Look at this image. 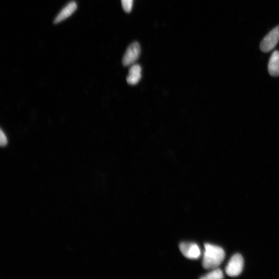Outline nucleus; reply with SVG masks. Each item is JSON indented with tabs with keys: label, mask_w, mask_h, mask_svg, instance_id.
<instances>
[{
	"label": "nucleus",
	"mask_w": 279,
	"mask_h": 279,
	"mask_svg": "<svg viewBox=\"0 0 279 279\" xmlns=\"http://www.w3.org/2000/svg\"><path fill=\"white\" fill-rule=\"evenodd\" d=\"M77 5L76 2H72L67 5L63 10L58 14L57 17L54 20V22L58 23L62 21L67 18L75 12L77 10Z\"/></svg>",
	"instance_id": "0eeeda50"
},
{
	"label": "nucleus",
	"mask_w": 279,
	"mask_h": 279,
	"mask_svg": "<svg viewBox=\"0 0 279 279\" xmlns=\"http://www.w3.org/2000/svg\"><path fill=\"white\" fill-rule=\"evenodd\" d=\"M140 51V46L139 43L135 42L132 44L124 54L123 64L125 66L133 65L139 58Z\"/></svg>",
	"instance_id": "20e7f679"
},
{
	"label": "nucleus",
	"mask_w": 279,
	"mask_h": 279,
	"mask_svg": "<svg viewBox=\"0 0 279 279\" xmlns=\"http://www.w3.org/2000/svg\"><path fill=\"white\" fill-rule=\"evenodd\" d=\"M202 262L206 269H214L218 267L224 259L225 252L222 248L210 244H205Z\"/></svg>",
	"instance_id": "f257e3e1"
},
{
	"label": "nucleus",
	"mask_w": 279,
	"mask_h": 279,
	"mask_svg": "<svg viewBox=\"0 0 279 279\" xmlns=\"http://www.w3.org/2000/svg\"><path fill=\"white\" fill-rule=\"evenodd\" d=\"M223 278V274L222 271L220 269L215 268L212 272H210L205 276L201 277V279H221Z\"/></svg>",
	"instance_id": "1a4fd4ad"
},
{
	"label": "nucleus",
	"mask_w": 279,
	"mask_h": 279,
	"mask_svg": "<svg viewBox=\"0 0 279 279\" xmlns=\"http://www.w3.org/2000/svg\"><path fill=\"white\" fill-rule=\"evenodd\" d=\"M7 144V139L2 130H1L0 133V144L2 147L5 146Z\"/></svg>",
	"instance_id": "9b49d317"
},
{
	"label": "nucleus",
	"mask_w": 279,
	"mask_h": 279,
	"mask_svg": "<svg viewBox=\"0 0 279 279\" xmlns=\"http://www.w3.org/2000/svg\"><path fill=\"white\" fill-rule=\"evenodd\" d=\"M180 249L185 257L189 259H198L201 255L199 247L195 243H182Z\"/></svg>",
	"instance_id": "39448f33"
},
{
	"label": "nucleus",
	"mask_w": 279,
	"mask_h": 279,
	"mask_svg": "<svg viewBox=\"0 0 279 279\" xmlns=\"http://www.w3.org/2000/svg\"><path fill=\"white\" fill-rule=\"evenodd\" d=\"M268 72L271 76H279V52L275 51L271 55L268 64Z\"/></svg>",
	"instance_id": "6e6552de"
},
{
	"label": "nucleus",
	"mask_w": 279,
	"mask_h": 279,
	"mask_svg": "<svg viewBox=\"0 0 279 279\" xmlns=\"http://www.w3.org/2000/svg\"><path fill=\"white\" fill-rule=\"evenodd\" d=\"M123 9L126 13H130L133 8L134 0H121Z\"/></svg>",
	"instance_id": "9d476101"
},
{
	"label": "nucleus",
	"mask_w": 279,
	"mask_h": 279,
	"mask_svg": "<svg viewBox=\"0 0 279 279\" xmlns=\"http://www.w3.org/2000/svg\"><path fill=\"white\" fill-rule=\"evenodd\" d=\"M279 42V26L270 31L263 39L260 47L263 52H267L273 50Z\"/></svg>",
	"instance_id": "7ed1b4c3"
},
{
	"label": "nucleus",
	"mask_w": 279,
	"mask_h": 279,
	"mask_svg": "<svg viewBox=\"0 0 279 279\" xmlns=\"http://www.w3.org/2000/svg\"><path fill=\"white\" fill-rule=\"evenodd\" d=\"M244 268V260L240 254L232 256L226 267V272L230 277H236L242 272Z\"/></svg>",
	"instance_id": "f03ea898"
},
{
	"label": "nucleus",
	"mask_w": 279,
	"mask_h": 279,
	"mask_svg": "<svg viewBox=\"0 0 279 279\" xmlns=\"http://www.w3.org/2000/svg\"><path fill=\"white\" fill-rule=\"evenodd\" d=\"M142 69L138 64L132 65L127 77V82L130 85H136L141 78Z\"/></svg>",
	"instance_id": "423d86ee"
}]
</instances>
